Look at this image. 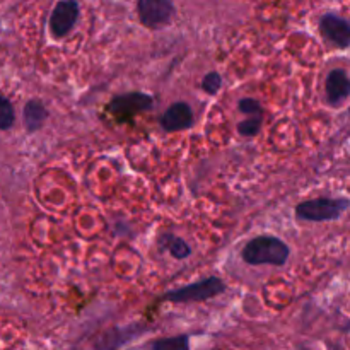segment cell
Listing matches in <instances>:
<instances>
[{
  "instance_id": "6da1fadb",
  "label": "cell",
  "mask_w": 350,
  "mask_h": 350,
  "mask_svg": "<svg viewBox=\"0 0 350 350\" xmlns=\"http://www.w3.org/2000/svg\"><path fill=\"white\" fill-rule=\"evenodd\" d=\"M289 258V246L272 236L252 239L243 250V260L250 265H284Z\"/></svg>"
},
{
  "instance_id": "7a4b0ae2",
  "label": "cell",
  "mask_w": 350,
  "mask_h": 350,
  "mask_svg": "<svg viewBox=\"0 0 350 350\" xmlns=\"http://www.w3.org/2000/svg\"><path fill=\"white\" fill-rule=\"evenodd\" d=\"M347 207L349 200H340V198H317V200H308L297 205L296 215L301 221H334Z\"/></svg>"
},
{
  "instance_id": "3957f363",
  "label": "cell",
  "mask_w": 350,
  "mask_h": 350,
  "mask_svg": "<svg viewBox=\"0 0 350 350\" xmlns=\"http://www.w3.org/2000/svg\"><path fill=\"white\" fill-rule=\"evenodd\" d=\"M226 286L221 279L217 277H211V279L200 280L191 286L181 287V289L167 293L164 299L171 301V303H197V301L211 299V297L217 296V294L224 293Z\"/></svg>"
},
{
  "instance_id": "277c9868",
  "label": "cell",
  "mask_w": 350,
  "mask_h": 350,
  "mask_svg": "<svg viewBox=\"0 0 350 350\" xmlns=\"http://www.w3.org/2000/svg\"><path fill=\"white\" fill-rule=\"evenodd\" d=\"M154 101L149 94H144V92H130V94H123L113 99L106 109L118 122H126V120H132L139 113L150 109Z\"/></svg>"
},
{
  "instance_id": "5b68a950",
  "label": "cell",
  "mask_w": 350,
  "mask_h": 350,
  "mask_svg": "<svg viewBox=\"0 0 350 350\" xmlns=\"http://www.w3.org/2000/svg\"><path fill=\"white\" fill-rule=\"evenodd\" d=\"M137 9L144 26L150 29H157L167 24L174 14V5L167 0H140Z\"/></svg>"
},
{
  "instance_id": "8992f818",
  "label": "cell",
  "mask_w": 350,
  "mask_h": 350,
  "mask_svg": "<svg viewBox=\"0 0 350 350\" xmlns=\"http://www.w3.org/2000/svg\"><path fill=\"white\" fill-rule=\"evenodd\" d=\"M79 17V3L77 2H58L55 5L50 17V31L55 38H64L74 27L75 21Z\"/></svg>"
},
{
  "instance_id": "52a82bcc",
  "label": "cell",
  "mask_w": 350,
  "mask_h": 350,
  "mask_svg": "<svg viewBox=\"0 0 350 350\" xmlns=\"http://www.w3.org/2000/svg\"><path fill=\"white\" fill-rule=\"evenodd\" d=\"M320 31L327 41L337 48L350 46V24L335 14H325L320 21Z\"/></svg>"
},
{
  "instance_id": "ba28073f",
  "label": "cell",
  "mask_w": 350,
  "mask_h": 350,
  "mask_svg": "<svg viewBox=\"0 0 350 350\" xmlns=\"http://www.w3.org/2000/svg\"><path fill=\"white\" fill-rule=\"evenodd\" d=\"M193 123V111L187 103H174L161 116V125L167 132H178L191 126Z\"/></svg>"
},
{
  "instance_id": "9c48e42d",
  "label": "cell",
  "mask_w": 350,
  "mask_h": 350,
  "mask_svg": "<svg viewBox=\"0 0 350 350\" xmlns=\"http://www.w3.org/2000/svg\"><path fill=\"white\" fill-rule=\"evenodd\" d=\"M327 96L332 105H338L350 96V79L344 70L335 68L327 79Z\"/></svg>"
},
{
  "instance_id": "30bf717a",
  "label": "cell",
  "mask_w": 350,
  "mask_h": 350,
  "mask_svg": "<svg viewBox=\"0 0 350 350\" xmlns=\"http://www.w3.org/2000/svg\"><path fill=\"white\" fill-rule=\"evenodd\" d=\"M44 118H46V109L40 101L27 103L26 108H24V123H26V129L29 132L40 129L43 125Z\"/></svg>"
},
{
  "instance_id": "8fae6325",
  "label": "cell",
  "mask_w": 350,
  "mask_h": 350,
  "mask_svg": "<svg viewBox=\"0 0 350 350\" xmlns=\"http://www.w3.org/2000/svg\"><path fill=\"white\" fill-rule=\"evenodd\" d=\"M152 350H190L187 335H180V337H170L161 338L152 344Z\"/></svg>"
},
{
  "instance_id": "7c38bea8",
  "label": "cell",
  "mask_w": 350,
  "mask_h": 350,
  "mask_svg": "<svg viewBox=\"0 0 350 350\" xmlns=\"http://www.w3.org/2000/svg\"><path fill=\"white\" fill-rule=\"evenodd\" d=\"M14 118V108H12V103L5 98V96L0 94V130H7L12 126Z\"/></svg>"
},
{
  "instance_id": "4fadbf2b",
  "label": "cell",
  "mask_w": 350,
  "mask_h": 350,
  "mask_svg": "<svg viewBox=\"0 0 350 350\" xmlns=\"http://www.w3.org/2000/svg\"><path fill=\"white\" fill-rule=\"evenodd\" d=\"M166 239L170 241L167 248H170L171 255L176 256V258H187L190 255V246L180 238H173V236H166Z\"/></svg>"
},
{
  "instance_id": "5bb4252c",
  "label": "cell",
  "mask_w": 350,
  "mask_h": 350,
  "mask_svg": "<svg viewBox=\"0 0 350 350\" xmlns=\"http://www.w3.org/2000/svg\"><path fill=\"white\" fill-rule=\"evenodd\" d=\"M260 123H262V116H252V118L246 120V122L239 123L238 125L239 133L246 137L255 135V133L260 130Z\"/></svg>"
},
{
  "instance_id": "9a60e30c",
  "label": "cell",
  "mask_w": 350,
  "mask_h": 350,
  "mask_svg": "<svg viewBox=\"0 0 350 350\" xmlns=\"http://www.w3.org/2000/svg\"><path fill=\"white\" fill-rule=\"evenodd\" d=\"M202 88L208 92V94H215V92L221 89V75L217 72H211L204 77V82H202Z\"/></svg>"
},
{
  "instance_id": "2e32d148",
  "label": "cell",
  "mask_w": 350,
  "mask_h": 350,
  "mask_svg": "<svg viewBox=\"0 0 350 350\" xmlns=\"http://www.w3.org/2000/svg\"><path fill=\"white\" fill-rule=\"evenodd\" d=\"M239 109H241L243 113H248V115L262 116V106H260V103L256 101V99H243V101H239Z\"/></svg>"
}]
</instances>
